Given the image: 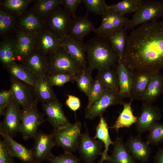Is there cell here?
<instances>
[{
  "mask_svg": "<svg viewBox=\"0 0 163 163\" xmlns=\"http://www.w3.org/2000/svg\"><path fill=\"white\" fill-rule=\"evenodd\" d=\"M35 38V50L46 56L61 46V40L46 27Z\"/></svg>",
  "mask_w": 163,
  "mask_h": 163,
  "instance_id": "cell-16",
  "label": "cell"
},
{
  "mask_svg": "<svg viewBox=\"0 0 163 163\" xmlns=\"http://www.w3.org/2000/svg\"><path fill=\"white\" fill-rule=\"evenodd\" d=\"M101 16V23L94 32L97 36L106 38L114 31L125 28L129 20L124 15L107 8Z\"/></svg>",
  "mask_w": 163,
  "mask_h": 163,
  "instance_id": "cell-8",
  "label": "cell"
},
{
  "mask_svg": "<svg viewBox=\"0 0 163 163\" xmlns=\"http://www.w3.org/2000/svg\"><path fill=\"white\" fill-rule=\"evenodd\" d=\"M0 134L12 156L24 163H33L31 149H27L15 141L3 131L0 130Z\"/></svg>",
  "mask_w": 163,
  "mask_h": 163,
  "instance_id": "cell-24",
  "label": "cell"
},
{
  "mask_svg": "<svg viewBox=\"0 0 163 163\" xmlns=\"http://www.w3.org/2000/svg\"><path fill=\"white\" fill-rule=\"evenodd\" d=\"M163 93V75L160 71L152 75L142 101L143 103L151 104Z\"/></svg>",
  "mask_w": 163,
  "mask_h": 163,
  "instance_id": "cell-27",
  "label": "cell"
},
{
  "mask_svg": "<svg viewBox=\"0 0 163 163\" xmlns=\"http://www.w3.org/2000/svg\"><path fill=\"white\" fill-rule=\"evenodd\" d=\"M87 13H91L102 16L107 8L104 0H82Z\"/></svg>",
  "mask_w": 163,
  "mask_h": 163,
  "instance_id": "cell-40",
  "label": "cell"
},
{
  "mask_svg": "<svg viewBox=\"0 0 163 163\" xmlns=\"http://www.w3.org/2000/svg\"><path fill=\"white\" fill-rule=\"evenodd\" d=\"M100 117V121L96 128V133L93 137L95 139H98L103 142L104 147V151L101 156L100 160L98 163H102L106 161L107 158L108 152L110 145L114 143L111 139L109 134L107 123L102 115Z\"/></svg>",
  "mask_w": 163,
  "mask_h": 163,
  "instance_id": "cell-30",
  "label": "cell"
},
{
  "mask_svg": "<svg viewBox=\"0 0 163 163\" xmlns=\"http://www.w3.org/2000/svg\"><path fill=\"white\" fill-rule=\"evenodd\" d=\"M143 0H123L115 4L107 5L108 8L111 9L120 14L134 13L137 9Z\"/></svg>",
  "mask_w": 163,
  "mask_h": 163,
  "instance_id": "cell-37",
  "label": "cell"
},
{
  "mask_svg": "<svg viewBox=\"0 0 163 163\" xmlns=\"http://www.w3.org/2000/svg\"><path fill=\"white\" fill-rule=\"evenodd\" d=\"M161 17H162L163 18V13H162V14Z\"/></svg>",
  "mask_w": 163,
  "mask_h": 163,
  "instance_id": "cell-50",
  "label": "cell"
},
{
  "mask_svg": "<svg viewBox=\"0 0 163 163\" xmlns=\"http://www.w3.org/2000/svg\"><path fill=\"white\" fill-rule=\"evenodd\" d=\"M92 73L88 69H83L76 76L75 82L80 90L88 97L93 80Z\"/></svg>",
  "mask_w": 163,
  "mask_h": 163,
  "instance_id": "cell-38",
  "label": "cell"
},
{
  "mask_svg": "<svg viewBox=\"0 0 163 163\" xmlns=\"http://www.w3.org/2000/svg\"><path fill=\"white\" fill-rule=\"evenodd\" d=\"M17 17L0 9V34H6L15 26Z\"/></svg>",
  "mask_w": 163,
  "mask_h": 163,
  "instance_id": "cell-39",
  "label": "cell"
},
{
  "mask_svg": "<svg viewBox=\"0 0 163 163\" xmlns=\"http://www.w3.org/2000/svg\"><path fill=\"white\" fill-rule=\"evenodd\" d=\"M20 107L12 95L5 109L3 120L0 121V130L12 138L17 133H20L21 125Z\"/></svg>",
  "mask_w": 163,
  "mask_h": 163,
  "instance_id": "cell-10",
  "label": "cell"
},
{
  "mask_svg": "<svg viewBox=\"0 0 163 163\" xmlns=\"http://www.w3.org/2000/svg\"><path fill=\"white\" fill-rule=\"evenodd\" d=\"M68 98L66 101V105L72 111L75 112L80 107V100L79 98L72 95H67Z\"/></svg>",
  "mask_w": 163,
  "mask_h": 163,
  "instance_id": "cell-48",
  "label": "cell"
},
{
  "mask_svg": "<svg viewBox=\"0 0 163 163\" xmlns=\"http://www.w3.org/2000/svg\"><path fill=\"white\" fill-rule=\"evenodd\" d=\"M34 142L31 149L33 163H41L49 161L53 155L51 150L56 145L52 133L46 134L39 131L34 138Z\"/></svg>",
  "mask_w": 163,
  "mask_h": 163,
  "instance_id": "cell-11",
  "label": "cell"
},
{
  "mask_svg": "<svg viewBox=\"0 0 163 163\" xmlns=\"http://www.w3.org/2000/svg\"><path fill=\"white\" fill-rule=\"evenodd\" d=\"M112 145L113 150L106 160V163H137L122 137L118 136Z\"/></svg>",
  "mask_w": 163,
  "mask_h": 163,
  "instance_id": "cell-26",
  "label": "cell"
},
{
  "mask_svg": "<svg viewBox=\"0 0 163 163\" xmlns=\"http://www.w3.org/2000/svg\"><path fill=\"white\" fill-rule=\"evenodd\" d=\"M37 101L28 108L21 111V125L20 133L25 140L34 138L37 134L40 125L44 121L42 115L37 108Z\"/></svg>",
  "mask_w": 163,
  "mask_h": 163,
  "instance_id": "cell-7",
  "label": "cell"
},
{
  "mask_svg": "<svg viewBox=\"0 0 163 163\" xmlns=\"http://www.w3.org/2000/svg\"><path fill=\"white\" fill-rule=\"evenodd\" d=\"M61 0H38L31 9L45 22L50 14L61 5Z\"/></svg>",
  "mask_w": 163,
  "mask_h": 163,
  "instance_id": "cell-34",
  "label": "cell"
},
{
  "mask_svg": "<svg viewBox=\"0 0 163 163\" xmlns=\"http://www.w3.org/2000/svg\"><path fill=\"white\" fill-rule=\"evenodd\" d=\"M6 69L11 76L34 87L37 78L22 64L14 62Z\"/></svg>",
  "mask_w": 163,
  "mask_h": 163,
  "instance_id": "cell-31",
  "label": "cell"
},
{
  "mask_svg": "<svg viewBox=\"0 0 163 163\" xmlns=\"http://www.w3.org/2000/svg\"><path fill=\"white\" fill-rule=\"evenodd\" d=\"M76 76L68 73L48 75L49 81L52 87L61 86L67 82H75Z\"/></svg>",
  "mask_w": 163,
  "mask_h": 163,
  "instance_id": "cell-42",
  "label": "cell"
},
{
  "mask_svg": "<svg viewBox=\"0 0 163 163\" xmlns=\"http://www.w3.org/2000/svg\"><path fill=\"white\" fill-rule=\"evenodd\" d=\"M85 44L89 71L100 72L115 67L119 58L107 38L97 36Z\"/></svg>",
  "mask_w": 163,
  "mask_h": 163,
  "instance_id": "cell-2",
  "label": "cell"
},
{
  "mask_svg": "<svg viewBox=\"0 0 163 163\" xmlns=\"http://www.w3.org/2000/svg\"><path fill=\"white\" fill-rule=\"evenodd\" d=\"M115 68L119 80L120 93L123 98H130L133 71L128 68L123 60H119Z\"/></svg>",
  "mask_w": 163,
  "mask_h": 163,
  "instance_id": "cell-23",
  "label": "cell"
},
{
  "mask_svg": "<svg viewBox=\"0 0 163 163\" xmlns=\"http://www.w3.org/2000/svg\"><path fill=\"white\" fill-rule=\"evenodd\" d=\"M126 145L132 156L142 162L148 161L151 152L150 145L144 141L140 135H131Z\"/></svg>",
  "mask_w": 163,
  "mask_h": 163,
  "instance_id": "cell-20",
  "label": "cell"
},
{
  "mask_svg": "<svg viewBox=\"0 0 163 163\" xmlns=\"http://www.w3.org/2000/svg\"><path fill=\"white\" fill-rule=\"evenodd\" d=\"M61 2L63 8L73 18L76 16L77 9L82 0H61Z\"/></svg>",
  "mask_w": 163,
  "mask_h": 163,
  "instance_id": "cell-45",
  "label": "cell"
},
{
  "mask_svg": "<svg viewBox=\"0 0 163 163\" xmlns=\"http://www.w3.org/2000/svg\"><path fill=\"white\" fill-rule=\"evenodd\" d=\"M10 89L14 98L23 109L28 108L36 100L27 86L11 76Z\"/></svg>",
  "mask_w": 163,
  "mask_h": 163,
  "instance_id": "cell-21",
  "label": "cell"
},
{
  "mask_svg": "<svg viewBox=\"0 0 163 163\" xmlns=\"http://www.w3.org/2000/svg\"><path fill=\"white\" fill-rule=\"evenodd\" d=\"M105 89L99 80L96 76L93 79L89 94L88 102L86 107H90L97 99Z\"/></svg>",
  "mask_w": 163,
  "mask_h": 163,
  "instance_id": "cell-43",
  "label": "cell"
},
{
  "mask_svg": "<svg viewBox=\"0 0 163 163\" xmlns=\"http://www.w3.org/2000/svg\"><path fill=\"white\" fill-rule=\"evenodd\" d=\"M132 102L131 101L129 102L124 103L123 109L114 124L109 128L115 129L118 132L119 129L129 128L136 123L137 117L133 114L131 107Z\"/></svg>",
  "mask_w": 163,
  "mask_h": 163,
  "instance_id": "cell-33",
  "label": "cell"
},
{
  "mask_svg": "<svg viewBox=\"0 0 163 163\" xmlns=\"http://www.w3.org/2000/svg\"><path fill=\"white\" fill-rule=\"evenodd\" d=\"M48 161L51 163H80V159L71 152H64L57 156L53 155Z\"/></svg>",
  "mask_w": 163,
  "mask_h": 163,
  "instance_id": "cell-44",
  "label": "cell"
},
{
  "mask_svg": "<svg viewBox=\"0 0 163 163\" xmlns=\"http://www.w3.org/2000/svg\"><path fill=\"white\" fill-rule=\"evenodd\" d=\"M163 12V1L143 0L125 28L132 30L142 24L156 21Z\"/></svg>",
  "mask_w": 163,
  "mask_h": 163,
  "instance_id": "cell-4",
  "label": "cell"
},
{
  "mask_svg": "<svg viewBox=\"0 0 163 163\" xmlns=\"http://www.w3.org/2000/svg\"><path fill=\"white\" fill-rule=\"evenodd\" d=\"M52 87L49 81L48 75L37 78L33 87L37 101L43 103L57 99Z\"/></svg>",
  "mask_w": 163,
  "mask_h": 163,
  "instance_id": "cell-28",
  "label": "cell"
},
{
  "mask_svg": "<svg viewBox=\"0 0 163 163\" xmlns=\"http://www.w3.org/2000/svg\"><path fill=\"white\" fill-rule=\"evenodd\" d=\"M154 163H163V148H159L154 157Z\"/></svg>",
  "mask_w": 163,
  "mask_h": 163,
  "instance_id": "cell-49",
  "label": "cell"
},
{
  "mask_svg": "<svg viewBox=\"0 0 163 163\" xmlns=\"http://www.w3.org/2000/svg\"><path fill=\"white\" fill-rule=\"evenodd\" d=\"M16 26L17 30L34 37L46 27L45 22L31 9L17 17Z\"/></svg>",
  "mask_w": 163,
  "mask_h": 163,
  "instance_id": "cell-13",
  "label": "cell"
},
{
  "mask_svg": "<svg viewBox=\"0 0 163 163\" xmlns=\"http://www.w3.org/2000/svg\"><path fill=\"white\" fill-rule=\"evenodd\" d=\"M123 60L133 71L163 69V21L147 23L132 30Z\"/></svg>",
  "mask_w": 163,
  "mask_h": 163,
  "instance_id": "cell-1",
  "label": "cell"
},
{
  "mask_svg": "<svg viewBox=\"0 0 163 163\" xmlns=\"http://www.w3.org/2000/svg\"><path fill=\"white\" fill-rule=\"evenodd\" d=\"M126 30L125 28H122L111 33L107 37L117 54L119 60H123L126 49L128 36Z\"/></svg>",
  "mask_w": 163,
  "mask_h": 163,
  "instance_id": "cell-32",
  "label": "cell"
},
{
  "mask_svg": "<svg viewBox=\"0 0 163 163\" xmlns=\"http://www.w3.org/2000/svg\"><path fill=\"white\" fill-rule=\"evenodd\" d=\"M43 110L54 129L64 127L70 123L65 115L61 104L57 99L42 103Z\"/></svg>",
  "mask_w": 163,
  "mask_h": 163,
  "instance_id": "cell-17",
  "label": "cell"
},
{
  "mask_svg": "<svg viewBox=\"0 0 163 163\" xmlns=\"http://www.w3.org/2000/svg\"><path fill=\"white\" fill-rule=\"evenodd\" d=\"M32 1L30 0H2L0 1V9L18 17L27 10Z\"/></svg>",
  "mask_w": 163,
  "mask_h": 163,
  "instance_id": "cell-35",
  "label": "cell"
},
{
  "mask_svg": "<svg viewBox=\"0 0 163 163\" xmlns=\"http://www.w3.org/2000/svg\"><path fill=\"white\" fill-rule=\"evenodd\" d=\"M0 163H14L13 157L4 141L0 140Z\"/></svg>",
  "mask_w": 163,
  "mask_h": 163,
  "instance_id": "cell-47",
  "label": "cell"
},
{
  "mask_svg": "<svg viewBox=\"0 0 163 163\" xmlns=\"http://www.w3.org/2000/svg\"><path fill=\"white\" fill-rule=\"evenodd\" d=\"M155 72L133 71V79L130 97V101L139 100L142 101L151 77Z\"/></svg>",
  "mask_w": 163,
  "mask_h": 163,
  "instance_id": "cell-22",
  "label": "cell"
},
{
  "mask_svg": "<svg viewBox=\"0 0 163 163\" xmlns=\"http://www.w3.org/2000/svg\"><path fill=\"white\" fill-rule=\"evenodd\" d=\"M106 89L119 90L118 77L114 68L98 72L97 76Z\"/></svg>",
  "mask_w": 163,
  "mask_h": 163,
  "instance_id": "cell-36",
  "label": "cell"
},
{
  "mask_svg": "<svg viewBox=\"0 0 163 163\" xmlns=\"http://www.w3.org/2000/svg\"><path fill=\"white\" fill-rule=\"evenodd\" d=\"M70 15L60 5L49 15L45 22L46 27L61 40L68 35Z\"/></svg>",
  "mask_w": 163,
  "mask_h": 163,
  "instance_id": "cell-12",
  "label": "cell"
},
{
  "mask_svg": "<svg viewBox=\"0 0 163 163\" xmlns=\"http://www.w3.org/2000/svg\"><path fill=\"white\" fill-rule=\"evenodd\" d=\"M21 62L37 78L48 75L46 56L36 50L28 56Z\"/></svg>",
  "mask_w": 163,
  "mask_h": 163,
  "instance_id": "cell-19",
  "label": "cell"
},
{
  "mask_svg": "<svg viewBox=\"0 0 163 163\" xmlns=\"http://www.w3.org/2000/svg\"><path fill=\"white\" fill-rule=\"evenodd\" d=\"M12 96L10 89L3 90L0 92V115H4L5 109Z\"/></svg>",
  "mask_w": 163,
  "mask_h": 163,
  "instance_id": "cell-46",
  "label": "cell"
},
{
  "mask_svg": "<svg viewBox=\"0 0 163 163\" xmlns=\"http://www.w3.org/2000/svg\"><path fill=\"white\" fill-rule=\"evenodd\" d=\"M82 128L81 123L76 122L54 129L51 133L56 145L61 147L64 152L72 153L78 149Z\"/></svg>",
  "mask_w": 163,
  "mask_h": 163,
  "instance_id": "cell-5",
  "label": "cell"
},
{
  "mask_svg": "<svg viewBox=\"0 0 163 163\" xmlns=\"http://www.w3.org/2000/svg\"><path fill=\"white\" fill-rule=\"evenodd\" d=\"M61 46L76 61L83 69H87L85 44L69 35L61 40Z\"/></svg>",
  "mask_w": 163,
  "mask_h": 163,
  "instance_id": "cell-18",
  "label": "cell"
},
{
  "mask_svg": "<svg viewBox=\"0 0 163 163\" xmlns=\"http://www.w3.org/2000/svg\"><path fill=\"white\" fill-rule=\"evenodd\" d=\"M14 37L17 59L21 62L35 50V37L16 30Z\"/></svg>",
  "mask_w": 163,
  "mask_h": 163,
  "instance_id": "cell-25",
  "label": "cell"
},
{
  "mask_svg": "<svg viewBox=\"0 0 163 163\" xmlns=\"http://www.w3.org/2000/svg\"><path fill=\"white\" fill-rule=\"evenodd\" d=\"M87 13L83 16H77L71 19L68 27V35L83 42L85 37L95 28L94 23Z\"/></svg>",
  "mask_w": 163,
  "mask_h": 163,
  "instance_id": "cell-15",
  "label": "cell"
},
{
  "mask_svg": "<svg viewBox=\"0 0 163 163\" xmlns=\"http://www.w3.org/2000/svg\"><path fill=\"white\" fill-rule=\"evenodd\" d=\"M46 57L48 75L68 73L76 75L83 69L62 46Z\"/></svg>",
  "mask_w": 163,
  "mask_h": 163,
  "instance_id": "cell-3",
  "label": "cell"
},
{
  "mask_svg": "<svg viewBox=\"0 0 163 163\" xmlns=\"http://www.w3.org/2000/svg\"><path fill=\"white\" fill-rule=\"evenodd\" d=\"M149 131L146 142L150 145H157L163 141V123L157 122Z\"/></svg>",
  "mask_w": 163,
  "mask_h": 163,
  "instance_id": "cell-41",
  "label": "cell"
},
{
  "mask_svg": "<svg viewBox=\"0 0 163 163\" xmlns=\"http://www.w3.org/2000/svg\"><path fill=\"white\" fill-rule=\"evenodd\" d=\"M17 56L14 37H6L0 43V60L6 69L13 62H16Z\"/></svg>",
  "mask_w": 163,
  "mask_h": 163,
  "instance_id": "cell-29",
  "label": "cell"
},
{
  "mask_svg": "<svg viewBox=\"0 0 163 163\" xmlns=\"http://www.w3.org/2000/svg\"><path fill=\"white\" fill-rule=\"evenodd\" d=\"M124 99L119 90H104L100 97L89 107L85 108L84 116L85 119L92 120L102 115L106 109L110 106L117 104H123Z\"/></svg>",
  "mask_w": 163,
  "mask_h": 163,
  "instance_id": "cell-6",
  "label": "cell"
},
{
  "mask_svg": "<svg viewBox=\"0 0 163 163\" xmlns=\"http://www.w3.org/2000/svg\"><path fill=\"white\" fill-rule=\"evenodd\" d=\"M85 130L81 134L78 149L81 158L85 163H94L97 157L102 154V143L90 136L85 123Z\"/></svg>",
  "mask_w": 163,
  "mask_h": 163,
  "instance_id": "cell-9",
  "label": "cell"
},
{
  "mask_svg": "<svg viewBox=\"0 0 163 163\" xmlns=\"http://www.w3.org/2000/svg\"><path fill=\"white\" fill-rule=\"evenodd\" d=\"M161 117V110L158 107L143 103L141 113L135 123L138 135H140L144 132L149 131Z\"/></svg>",
  "mask_w": 163,
  "mask_h": 163,
  "instance_id": "cell-14",
  "label": "cell"
}]
</instances>
